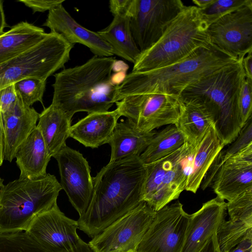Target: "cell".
Masks as SVG:
<instances>
[{
	"label": "cell",
	"mask_w": 252,
	"mask_h": 252,
	"mask_svg": "<svg viewBox=\"0 0 252 252\" xmlns=\"http://www.w3.org/2000/svg\"><path fill=\"white\" fill-rule=\"evenodd\" d=\"M61 186L54 175L20 178L4 185L0 199V232L26 231L37 215L57 204Z\"/></svg>",
	"instance_id": "cell-6"
},
{
	"label": "cell",
	"mask_w": 252,
	"mask_h": 252,
	"mask_svg": "<svg viewBox=\"0 0 252 252\" xmlns=\"http://www.w3.org/2000/svg\"><path fill=\"white\" fill-rule=\"evenodd\" d=\"M252 5L251 0H214L205 8L200 9L208 26L220 18L241 7Z\"/></svg>",
	"instance_id": "cell-32"
},
{
	"label": "cell",
	"mask_w": 252,
	"mask_h": 252,
	"mask_svg": "<svg viewBox=\"0 0 252 252\" xmlns=\"http://www.w3.org/2000/svg\"><path fill=\"white\" fill-rule=\"evenodd\" d=\"M238 61L211 43L173 64L147 71H131L117 85L115 103L136 94H161L179 97L191 84Z\"/></svg>",
	"instance_id": "cell-3"
},
{
	"label": "cell",
	"mask_w": 252,
	"mask_h": 252,
	"mask_svg": "<svg viewBox=\"0 0 252 252\" xmlns=\"http://www.w3.org/2000/svg\"><path fill=\"white\" fill-rule=\"evenodd\" d=\"M43 26L48 28L51 32L59 34L70 44L79 43L87 47L94 56L108 57L114 55L111 47L97 32L79 24L63 4L48 12Z\"/></svg>",
	"instance_id": "cell-17"
},
{
	"label": "cell",
	"mask_w": 252,
	"mask_h": 252,
	"mask_svg": "<svg viewBox=\"0 0 252 252\" xmlns=\"http://www.w3.org/2000/svg\"><path fill=\"white\" fill-rule=\"evenodd\" d=\"M53 157L58 163L62 189L80 217L87 210L93 192L89 163L81 153L67 145Z\"/></svg>",
	"instance_id": "cell-14"
},
{
	"label": "cell",
	"mask_w": 252,
	"mask_h": 252,
	"mask_svg": "<svg viewBox=\"0 0 252 252\" xmlns=\"http://www.w3.org/2000/svg\"><path fill=\"white\" fill-rule=\"evenodd\" d=\"M120 117L116 109L88 114L71 126L69 137L91 148L108 144Z\"/></svg>",
	"instance_id": "cell-20"
},
{
	"label": "cell",
	"mask_w": 252,
	"mask_h": 252,
	"mask_svg": "<svg viewBox=\"0 0 252 252\" xmlns=\"http://www.w3.org/2000/svg\"><path fill=\"white\" fill-rule=\"evenodd\" d=\"M39 114L18 97L12 106L1 113L4 136V160L11 162L18 147L36 126Z\"/></svg>",
	"instance_id": "cell-19"
},
{
	"label": "cell",
	"mask_w": 252,
	"mask_h": 252,
	"mask_svg": "<svg viewBox=\"0 0 252 252\" xmlns=\"http://www.w3.org/2000/svg\"><path fill=\"white\" fill-rule=\"evenodd\" d=\"M156 211L144 202L93 238V252H126L136 250L153 222Z\"/></svg>",
	"instance_id": "cell-10"
},
{
	"label": "cell",
	"mask_w": 252,
	"mask_h": 252,
	"mask_svg": "<svg viewBox=\"0 0 252 252\" xmlns=\"http://www.w3.org/2000/svg\"><path fill=\"white\" fill-rule=\"evenodd\" d=\"M146 167L139 156L109 163L93 179V192L78 228L94 238L142 202Z\"/></svg>",
	"instance_id": "cell-1"
},
{
	"label": "cell",
	"mask_w": 252,
	"mask_h": 252,
	"mask_svg": "<svg viewBox=\"0 0 252 252\" xmlns=\"http://www.w3.org/2000/svg\"><path fill=\"white\" fill-rule=\"evenodd\" d=\"M252 143V120L251 117L242 128L238 136L224 151H221L217 158L223 160L241 151Z\"/></svg>",
	"instance_id": "cell-34"
},
{
	"label": "cell",
	"mask_w": 252,
	"mask_h": 252,
	"mask_svg": "<svg viewBox=\"0 0 252 252\" xmlns=\"http://www.w3.org/2000/svg\"><path fill=\"white\" fill-rule=\"evenodd\" d=\"M183 103V109L176 126L184 134L186 142L196 147L214 124L213 120L201 106L190 103Z\"/></svg>",
	"instance_id": "cell-27"
},
{
	"label": "cell",
	"mask_w": 252,
	"mask_h": 252,
	"mask_svg": "<svg viewBox=\"0 0 252 252\" xmlns=\"http://www.w3.org/2000/svg\"><path fill=\"white\" fill-rule=\"evenodd\" d=\"M196 147L186 142L168 156L145 164L142 201L157 212L178 198L186 190Z\"/></svg>",
	"instance_id": "cell-7"
},
{
	"label": "cell",
	"mask_w": 252,
	"mask_h": 252,
	"mask_svg": "<svg viewBox=\"0 0 252 252\" xmlns=\"http://www.w3.org/2000/svg\"><path fill=\"white\" fill-rule=\"evenodd\" d=\"M211 43L242 61L252 51V5L241 7L208 26Z\"/></svg>",
	"instance_id": "cell-15"
},
{
	"label": "cell",
	"mask_w": 252,
	"mask_h": 252,
	"mask_svg": "<svg viewBox=\"0 0 252 252\" xmlns=\"http://www.w3.org/2000/svg\"><path fill=\"white\" fill-rule=\"evenodd\" d=\"M132 252H137V251L135 250V251H133Z\"/></svg>",
	"instance_id": "cell-47"
},
{
	"label": "cell",
	"mask_w": 252,
	"mask_h": 252,
	"mask_svg": "<svg viewBox=\"0 0 252 252\" xmlns=\"http://www.w3.org/2000/svg\"><path fill=\"white\" fill-rule=\"evenodd\" d=\"M120 116L136 128L152 131L165 125H176L184 103L179 97L161 94H136L116 102Z\"/></svg>",
	"instance_id": "cell-9"
},
{
	"label": "cell",
	"mask_w": 252,
	"mask_h": 252,
	"mask_svg": "<svg viewBox=\"0 0 252 252\" xmlns=\"http://www.w3.org/2000/svg\"><path fill=\"white\" fill-rule=\"evenodd\" d=\"M0 252H53L25 231L0 232Z\"/></svg>",
	"instance_id": "cell-30"
},
{
	"label": "cell",
	"mask_w": 252,
	"mask_h": 252,
	"mask_svg": "<svg viewBox=\"0 0 252 252\" xmlns=\"http://www.w3.org/2000/svg\"><path fill=\"white\" fill-rule=\"evenodd\" d=\"M47 33L42 28L26 21L12 26L0 35V64L32 47Z\"/></svg>",
	"instance_id": "cell-24"
},
{
	"label": "cell",
	"mask_w": 252,
	"mask_h": 252,
	"mask_svg": "<svg viewBox=\"0 0 252 252\" xmlns=\"http://www.w3.org/2000/svg\"><path fill=\"white\" fill-rule=\"evenodd\" d=\"M228 252H252V230L234 248Z\"/></svg>",
	"instance_id": "cell-39"
},
{
	"label": "cell",
	"mask_w": 252,
	"mask_h": 252,
	"mask_svg": "<svg viewBox=\"0 0 252 252\" xmlns=\"http://www.w3.org/2000/svg\"><path fill=\"white\" fill-rule=\"evenodd\" d=\"M4 186V185L3 184V179L0 178V199L1 197V194L2 192V189Z\"/></svg>",
	"instance_id": "cell-45"
},
{
	"label": "cell",
	"mask_w": 252,
	"mask_h": 252,
	"mask_svg": "<svg viewBox=\"0 0 252 252\" xmlns=\"http://www.w3.org/2000/svg\"><path fill=\"white\" fill-rule=\"evenodd\" d=\"M191 215L179 201L156 212L136 249L138 252H182Z\"/></svg>",
	"instance_id": "cell-12"
},
{
	"label": "cell",
	"mask_w": 252,
	"mask_h": 252,
	"mask_svg": "<svg viewBox=\"0 0 252 252\" xmlns=\"http://www.w3.org/2000/svg\"><path fill=\"white\" fill-rule=\"evenodd\" d=\"M51 156L43 138L36 126L17 148L15 158L20 170V178L35 179L47 174Z\"/></svg>",
	"instance_id": "cell-21"
},
{
	"label": "cell",
	"mask_w": 252,
	"mask_h": 252,
	"mask_svg": "<svg viewBox=\"0 0 252 252\" xmlns=\"http://www.w3.org/2000/svg\"><path fill=\"white\" fill-rule=\"evenodd\" d=\"M115 58L94 56L84 63L56 73L52 103L72 119L77 112L108 111L115 103L112 71Z\"/></svg>",
	"instance_id": "cell-2"
},
{
	"label": "cell",
	"mask_w": 252,
	"mask_h": 252,
	"mask_svg": "<svg viewBox=\"0 0 252 252\" xmlns=\"http://www.w3.org/2000/svg\"><path fill=\"white\" fill-rule=\"evenodd\" d=\"M156 132L140 130L127 120L118 122L108 143L111 146L109 162L131 156H140Z\"/></svg>",
	"instance_id": "cell-22"
},
{
	"label": "cell",
	"mask_w": 252,
	"mask_h": 252,
	"mask_svg": "<svg viewBox=\"0 0 252 252\" xmlns=\"http://www.w3.org/2000/svg\"><path fill=\"white\" fill-rule=\"evenodd\" d=\"M3 3V1L0 0V35L4 33V30L7 26Z\"/></svg>",
	"instance_id": "cell-43"
},
{
	"label": "cell",
	"mask_w": 252,
	"mask_h": 252,
	"mask_svg": "<svg viewBox=\"0 0 252 252\" xmlns=\"http://www.w3.org/2000/svg\"><path fill=\"white\" fill-rule=\"evenodd\" d=\"M211 175L217 196L230 201L252 188V143L224 159L216 158Z\"/></svg>",
	"instance_id": "cell-16"
},
{
	"label": "cell",
	"mask_w": 252,
	"mask_h": 252,
	"mask_svg": "<svg viewBox=\"0 0 252 252\" xmlns=\"http://www.w3.org/2000/svg\"><path fill=\"white\" fill-rule=\"evenodd\" d=\"M97 33L110 45L114 55L136 63L141 52L132 36L128 16H114L110 24Z\"/></svg>",
	"instance_id": "cell-26"
},
{
	"label": "cell",
	"mask_w": 252,
	"mask_h": 252,
	"mask_svg": "<svg viewBox=\"0 0 252 252\" xmlns=\"http://www.w3.org/2000/svg\"><path fill=\"white\" fill-rule=\"evenodd\" d=\"M26 6L32 9L33 12L49 11L61 4L64 0H20Z\"/></svg>",
	"instance_id": "cell-36"
},
{
	"label": "cell",
	"mask_w": 252,
	"mask_h": 252,
	"mask_svg": "<svg viewBox=\"0 0 252 252\" xmlns=\"http://www.w3.org/2000/svg\"><path fill=\"white\" fill-rule=\"evenodd\" d=\"M133 251H128V252H132Z\"/></svg>",
	"instance_id": "cell-46"
},
{
	"label": "cell",
	"mask_w": 252,
	"mask_h": 252,
	"mask_svg": "<svg viewBox=\"0 0 252 252\" xmlns=\"http://www.w3.org/2000/svg\"><path fill=\"white\" fill-rule=\"evenodd\" d=\"M224 145L219 138L214 124L196 146L186 190L196 193L202 180Z\"/></svg>",
	"instance_id": "cell-25"
},
{
	"label": "cell",
	"mask_w": 252,
	"mask_h": 252,
	"mask_svg": "<svg viewBox=\"0 0 252 252\" xmlns=\"http://www.w3.org/2000/svg\"><path fill=\"white\" fill-rule=\"evenodd\" d=\"M133 0H111L109 2V9L113 16L124 15L129 17Z\"/></svg>",
	"instance_id": "cell-38"
},
{
	"label": "cell",
	"mask_w": 252,
	"mask_h": 252,
	"mask_svg": "<svg viewBox=\"0 0 252 252\" xmlns=\"http://www.w3.org/2000/svg\"><path fill=\"white\" fill-rule=\"evenodd\" d=\"M200 252H220L216 233L208 240Z\"/></svg>",
	"instance_id": "cell-41"
},
{
	"label": "cell",
	"mask_w": 252,
	"mask_h": 252,
	"mask_svg": "<svg viewBox=\"0 0 252 252\" xmlns=\"http://www.w3.org/2000/svg\"><path fill=\"white\" fill-rule=\"evenodd\" d=\"M186 142L184 134L176 126L169 125L156 132L139 157L144 164H149L171 154Z\"/></svg>",
	"instance_id": "cell-28"
},
{
	"label": "cell",
	"mask_w": 252,
	"mask_h": 252,
	"mask_svg": "<svg viewBox=\"0 0 252 252\" xmlns=\"http://www.w3.org/2000/svg\"><path fill=\"white\" fill-rule=\"evenodd\" d=\"M46 81L37 78L29 77L14 84L17 97L26 106L31 107L39 101L43 104V96Z\"/></svg>",
	"instance_id": "cell-31"
},
{
	"label": "cell",
	"mask_w": 252,
	"mask_h": 252,
	"mask_svg": "<svg viewBox=\"0 0 252 252\" xmlns=\"http://www.w3.org/2000/svg\"><path fill=\"white\" fill-rule=\"evenodd\" d=\"M226 203L217 196L190 215L182 252H200L226 216Z\"/></svg>",
	"instance_id": "cell-18"
},
{
	"label": "cell",
	"mask_w": 252,
	"mask_h": 252,
	"mask_svg": "<svg viewBox=\"0 0 252 252\" xmlns=\"http://www.w3.org/2000/svg\"><path fill=\"white\" fill-rule=\"evenodd\" d=\"M252 51L248 53L242 60V65L247 78L252 79Z\"/></svg>",
	"instance_id": "cell-40"
},
{
	"label": "cell",
	"mask_w": 252,
	"mask_h": 252,
	"mask_svg": "<svg viewBox=\"0 0 252 252\" xmlns=\"http://www.w3.org/2000/svg\"><path fill=\"white\" fill-rule=\"evenodd\" d=\"M214 1V0H193L192 2L196 5V6L202 9L207 7Z\"/></svg>",
	"instance_id": "cell-44"
},
{
	"label": "cell",
	"mask_w": 252,
	"mask_h": 252,
	"mask_svg": "<svg viewBox=\"0 0 252 252\" xmlns=\"http://www.w3.org/2000/svg\"><path fill=\"white\" fill-rule=\"evenodd\" d=\"M245 77L240 60L193 82L179 96L183 103L200 106L211 115L217 135L224 146L235 140L244 126L238 97Z\"/></svg>",
	"instance_id": "cell-4"
},
{
	"label": "cell",
	"mask_w": 252,
	"mask_h": 252,
	"mask_svg": "<svg viewBox=\"0 0 252 252\" xmlns=\"http://www.w3.org/2000/svg\"><path fill=\"white\" fill-rule=\"evenodd\" d=\"M185 6L180 0H133L130 26L141 53L159 39Z\"/></svg>",
	"instance_id": "cell-11"
},
{
	"label": "cell",
	"mask_w": 252,
	"mask_h": 252,
	"mask_svg": "<svg viewBox=\"0 0 252 252\" xmlns=\"http://www.w3.org/2000/svg\"><path fill=\"white\" fill-rule=\"evenodd\" d=\"M226 210L230 219L252 223V188L228 201Z\"/></svg>",
	"instance_id": "cell-33"
},
{
	"label": "cell",
	"mask_w": 252,
	"mask_h": 252,
	"mask_svg": "<svg viewBox=\"0 0 252 252\" xmlns=\"http://www.w3.org/2000/svg\"><path fill=\"white\" fill-rule=\"evenodd\" d=\"M4 136L1 113L0 112V166L2 164L4 160Z\"/></svg>",
	"instance_id": "cell-42"
},
{
	"label": "cell",
	"mask_w": 252,
	"mask_h": 252,
	"mask_svg": "<svg viewBox=\"0 0 252 252\" xmlns=\"http://www.w3.org/2000/svg\"><path fill=\"white\" fill-rule=\"evenodd\" d=\"M17 99L14 84L0 89V112L3 113L9 109Z\"/></svg>",
	"instance_id": "cell-37"
},
{
	"label": "cell",
	"mask_w": 252,
	"mask_h": 252,
	"mask_svg": "<svg viewBox=\"0 0 252 252\" xmlns=\"http://www.w3.org/2000/svg\"><path fill=\"white\" fill-rule=\"evenodd\" d=\"M73 46L59 34L47 33L32 47L0 64V89L29 77L46 81L64 67Z\"/></svg>",
	"instance_id": "cell-8"
},
{
	"label": "cell",
	"mask_w": 252,
	"mask_h": 252,
	"mask_svg": "<svg viewBox=\"0 0 252 252\" xmlns=\"http://www.w3.org/2000/svg\"><path fill=\"white\" fill-rule=\"evenodd\" d=\"M208 27L198 7L185 6L159 39L141 53L132 71L158 68L188 58L211 43Z\"/></svg>",
	"instance_id": "cell-5"
},
{
	"label": "cell",
	"mask_w": 252,
	"mask_h": 252,
	"mask_svg": "<svg viewBox=\"0 0 252 252\" xmlns=\"http://www.w3.org/2000/svg\"><path fill=\"white\" fill-rule=\"evenodd\" d=\"M71 119L52 103L39 114L36 127L51 157L66 145Z\"/></svg>",
	"instance_id": "cell-23"
},
{
	"label": "cell",
	"mask_w": 252,
	"mask_h": 252,
	"mask_svg": "<svg viewBox=\"0 0 252 252\" xmlns=\"http://www.w3.org/2000/svg\"><path fill=\"white\" fill-rule=\"evenodd\" d=\"M77 221L67 217L57 204L35 217L26 231L53 252H93L78 235Z\"/></svg>",
	"instance_id": "cell-13"
},
{
	"label": "cell",
	"mask_w": 252,
	"mask_h": 252,
	"mask_svg": "<svg viewBox=\"0 0 252 252\" xmlns=\"http://www.w3.org/2000/svg\"><path fill=\"white\" fill-rule=\"evenodd\" d=\"M252 230V223L238 220H222L216 232L220 252L230 251Z\"/></svg>",
	"instance_id": "cell-29"
},
{
	"label": "cell",
	"mask_w": 252,
	"mask_h": 252,
	"mask_svg": "<svg viewBox=\"0 0 252 252\" xmlns=\"http://www.w3.org/2000/svg\"><path fill=\"white\" fill-rule=\"evenodd\" d=\"M238 106L242 123L244 125L252 117V79L245 77L239 93Z\"/></svg>",
	"instance_id": "cell-35"
}]
</instances>
